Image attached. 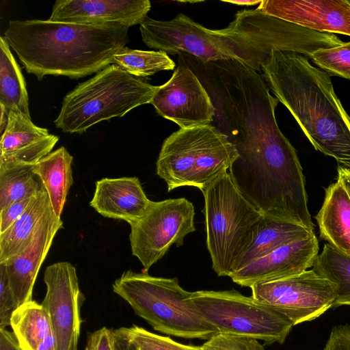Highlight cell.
Returning <instances> with one entry per match:
<instances>
[{"instance_id": "obj_36", "label": "cell", "mask_w": 350, "mask_h": 350, "mask_svg": "<svg viewBox=\"0 0 350 350\" xmlns=\"http://www.w3.org/2000/svg\"><path fill=\"white\" fill-rule=\"evenodd\" d=\"M338 180L344 187L350 197V167L339 165L337 168Z\"/></svg>"}, {"instance_id": "obj_7", "label": "cell", "mask_w": 350, "mask_h": 350, "mask_svg": "<svg viewBox=\"0 0 350 350\" xmlns=\"http://www.w3.org/2000/svg\"><path fill=\"white\" fill-rule=\"evenodd\" d=\"M202 192L212 268L218 276L230 277L250 230L262 214L243 196L228 171Z\"/></svg>"}, {"instance_id": "obj_25", "label": "cell", "mask_w": 350, "mask_h": 350, "mask_svg": "<svg viewBox=\"0 0 350 350\" xmlns=\"http://www.w3.org/2000/svg\"><path fill=\"white\" fill-rule=\"evenodd\" d=\"M312 269L335 286L336 297L333 307L350 306V256L325 244Z\"/></svg>"}, {"instance_id": "obj_33", "label": "cell", "mask_w": 350, "mask_h": 350, "mask_svg": "<svg viewBox=\"0 0 350 350\" xmlns=\"http://www.w3.org/2000/svg\"><path fill=\"white\" fill-rule=\"evenodd\" d=\"M34 197L13 202L0 210V233L8 229L23 215Z\"/></svg>"}, {"instance_id": "obj_30", "label": "cell", "mask_w": 350, "mask_h": 350, "mask_svg": "<svg viewBox=\"0 0 350 350\" xmlns=\"http://www.w3.org/2000/svg\"><path fill=\"white\" fill-rule=\"evenodd\" d=\"M84 350H138L117 329L103 327L88 334Z\"/></svg>"}, {"instance_id": "obj_10", "label": "cell", "mask_w": 350, "mask_h": 350, "mask_svg": "<svg viewBox=\"0 0 350 350\" xmlns=\"http://www.w3.org/2000/svg\"><path fill=\"white\" fill-rule=\"evenodd\" d=\"M257 302L285 316L293 326L312 321L333 307L336 287L312 269L250 287Z\"/></svg>"}, {"instance_id": "obj_20", "label": "cell", "mask_w": 350, "mask_h": 350, "mask_svg": "<svg viewBox=\"0 0 350 350\" xmlns=\"http://www.w3.org/2000/svg\"><path fill=\"white\" fill-rule=\"evenodd\" d=\"M315 218L320 237L350 256V197L338 180L325 189L324 201Z\"/></svg>"}, {"instance_id": "obj_39", "label": "cell", "mask_w": 350, "mask_h": 350, "mask_svg": "<svg viewBox=\"0 0 350 350\" xmlns=\"http://www.w3.org/2000/svg\"><path fill=\"white\" fill-rule=\"evenodd\" d=\"M138 350H141V349L138 348Z\"/></svg>"}, {"instance_id": "obj_22", "label": "cell", "mask_w": 350, "mask_h": 350, "mask_svg": "<svg viewBox=\"0 0 350 350\" xmlns=\"http://www.w3.org/2000/svg\"><path fill=\"white\" fill-rule=\"evenodd\" d=\"M51 208L44 188L34 197L23 215L8 229L0 233V263L16 256L31 243Z\"/></svg>"}, {"instance_id": "obj_37", "label": "cell", "mask_w": 350, "mask_h": 350, "mask_svg": "<svg viewBox=\"0 0 350 350\" xmlns=\"http://www.w3.org/2000/svg\"><path fill=\"white\" fill-rule=\"evenodd\" d=\"M37 350H57L56 342L53 333L41 342Z\"/></svg>"}, {"instance_id": "obj_29", "label": "cell", "mask_w": 350, "mask_h": 350, "mask_svg": "<svg viewBox=\"0 0 350 350\" xmlns=\"http://www.w3.org/2000/svg\"><path fill=\"white\" fill-rule=\"evenodd\" d=\"M313 62L331 75L350 80V42L314 52Z\"/></svg>"}, {"instance_id": "obj_8", "label": "cell", "mask_w": 350, "mask_h": 350, "mask_svg": "<svg viewBox=\"0 0 350 350\" xmlns=\"http://www.w3.org/2000/svg\"><path fill=\"white\" fill-rule=\"evenodd\" d=\"M191 300L219 333L282 344L293 327L285 316L235 290L198 291Z\"/></svg>"}, {"instance_id": "obj_23", "label": "cell", "mask_w": 350, "mask_h": 350, "mask_svg": "<svg viewBox=\"0 0 350 350\" xmlns=\"http://www.w3.org/2000/svg\"><path fill=\"white\" fill-rule=\"evenodd\" d=\"M0 105L8 113L17 110L31 118L25 81L9 44L3 36L0 37Z\"/></svg>"}, {"instance_id": "obj_6", "label": "cell", "mask_w": 350, "mask_h": 350, "mask_svg": "<svg viewBox=\"0 0 350 350\" xmlns=\"http://www.w3.org/2000/svg\"><path fill=\"white\" fill-rule=\"evenodd\" d=\"M238 156L227 136L211 124L180 128L164 140L156 172L168 191L183 186L202 191L228 172Z\"/></svg>"}, {"instance_id": "obj_31", "label": "cell", "mask_w": 350, "mask_h": 350, "mask_svg": "<svg viewBox=\"0 0 350 350\" xmlns=\"http://www.w3.org/2000/svg\"><path fill=\"white\" fill-rule=\"evenodd\" d=\"M202 350H265L255 338L225 334H217L207 340Z\"/></svg>"}, {"instance_id": "obj_5", "label": "cell", "mask_w": 350, "mask_h": 350, "mask_svg": "<svg viewBox=\"0 0 350 350\" xmlns=\"http://www.w3.org/2000/svg\"><path fill=\"white\" fill-rule=\"evenodd\" d=\"M157 89L111 64L64 97L54 123L64 133H81L101 121L122 117L150 103Z\"/></svg>"}, {"instance_id": "obj_12", "label": "cell", "mask_w": 350, "mask_h": 350, "mask_svg": "<svg viewBox=\"0 0 350 350\" xmlns=\"http://www.w3.org/2000/svg\"><path fill=\"white\" fill-rule=\"evenodd\" d=\"M150 104L180 129L210 124L215 115L211 97L193 71L178 62L171 78L158 86Z\"/></svg>"}, {"instance_id": "obj_15", "label": "cell", "mask_w": 350, "mask_h": 350, "mask_svg": "<svg viewBox=\"0 0 350 350\" xmlns=\"http://www.w3.org/2000/svg\"><path fill=\"white\" fill-rule=\"evenodd\" d=\"M151 8L148 0H57L51 21L82 25L141 24Z\"/></svg>"}, {"instance_id": "obj_9", "label": "cell", "mask_w": 350, "mask_h": 350, "mask_svg": "<svg viewBox=\"0 0 350 350\" xmlns=\"http://www.w3.org/2000/svg\"><path fill=\"white\" fill-rule=\"evenodd\" d=\"M194 206L185 198L151 202L145 213L131 224L129 241L132 254L147 271L170 247L183 244L196 230Z\"/></svg>"}, {"instance_id": "obj_38", "label": "cell", "mask_w": 350, "mask_h": 350, "mask_svg": "<svg viewBox=\"0 0 350 350\" xmlns=\"http://www.w3.org/2000/svg\"><path fill=\"white\" fill-rule=\"evenodd\" d=\"M261 1H226V2H229L231 3H234L235 5H246V6H250V5H258L260 3Z\"/></svg>"}, {"instance_id": "obj_13", "label": "cell", "mask_w": 350, "mask_h": 350, "mask_svg": "<svg viewBox=\"0 0 350 350\" xmlns=\"http://www.w3.org/2000/svg\"><path fill=\"white\" fill-rule=\"evenodd\" d=\"M318 256L319 241L313 232L278 247L234 271L230 278L240 286L251 287L301 273L313 266Z\"/></svg>"}, {"instance_id": "obj_1", "label": "cell", "mask_w": 350, "mask_h": 350, "mask_svg": "<svg viewBox=\"0 0 350 350\" xmlns=\"http://www.w3.org/2000/svg\"><path fill=\"white\" fill-rule=\"evenodd\" d=\"M144 43L167 54L187 53L201 61L232 59L262 73L273 51L311 57L343 42L335 34L311 30L256 9L238 11L224 29H210L180 13L169 21L147 16L139 25Z\"/></svg>"}, {"instance_id": "obj_4", "label": "cell", "mask_w": 350, "mask_h": 350, "mask_svg": "<svg viewBox=\"0 0 350 350\" xmlns=\"http://www.w3.org/2000/svg\"><path fill=\"white\" fill-rule=\"evenodd\" d=\"M113 292L126 301L135 314L156 331L188 339L208 340L219 334L196 308L191 295L176 278L124 271L113 285Z\"/></svg>"}, {"instance_id": "obj_17", "label": "cell", "mask_w": 350, "mask_h": 350, "mask_svg": "<svg viewBox=\"0 0 350 350\" xmlns=\"http://www.w3.org/2000/svg\"><path fill=\"white\" fill-rule=\"evenodd\" d=\"M63 227L61 218L51 208L42 219L31 243L21 253L0 263L7 272L18 306L32 300V292L40 268L57 232Z\"/></svg>"}, {"instance_id": "obj_18", "label": "cell", "mask_w": 350, "mask_h": 350, "mask_svg": "<svg viewBox=\"0 0 350 350\" xmlns=\"http://www.w3.org/2000/svg\"><path fill=\"white\" fill-rule=\"evenodd\" d=\"M151 202L137 177L103 178L95 183L90 206L105 217L131 225L145 213Z\"/></svg>"}, {"instance_id": "obj_14", "label": "cell", "mask_w": 350, "mask_h": 350, "mask_svg": "<svg viewBox=\"0 0 350 350\" xmlns=\"http://www.w3.org/2000/svg\"><path fill=\"white\" fill-rule=\"evenodd\" d=\"M256 9L311 30L350 36L348 0H261Z\"/></svg>"}, {"instance_id": "obj_2", "label": "cell", "mask_w": 350, "mask_h": 350, "mask_svg": "<svg viewBox=\"0 0 350 350\" xmlns=\"http://www.w3.org/2000/svg\"><path fill=\"white\" fill-rule=\"evenodd\" d=\"M130 27L82 25L49 19L11 21L4 38L28 73L79 79L112 64L128 42Z\"/></svg>"}, {"instance_id": "obj_24", "label": "cell", "mask_w": 350, "mask_h": 350, "mask_svg": "<svg viewBox=\"0 0 350 350\" xmlns=\"http://www.w3.org/2000/svg\"><path fill=\"white\" fill-rule=\"evenodd\" d=\"M10 326L23 350H37L41 342L52 334L46 310L33 300L22 304L14 312Z\"/></svg>"}, {"instance_id": "obj_32", "label": "cell", "mask_w": 350, "mask_h": 350, "mask_svg": "<svg viewBox=\"0 0 350 350\" xmlns=\"http://www.w3.org/2000/svg\"><path fill=\"white\" fill-rule=\"evenodd\" d=\"M18 307L5 267L0 264V329L10 325L12 315Z\"/></svg>"}, {"instance_id": "obj_11", "label": "cell", "mask_w": 350, "mask_h": 350, "mask_svg": "<svg viewBox=\"0 0 350 350\" xmlns=\"http://www.w3.org/2000/svg\"><path fill=\"white\" fill-rule=\"evenodd\" d=\"M44 282L46 292L41 304L48 314L57 350H78L85 297L76 268L67 261L53 263L46 268Z\"/></svg>"}, {"instance_id": "obj_3", "label": "cell", "mask_w": 350, "mask_h": 350, "mask_svg": "<svg viewBox=\"0 0 350 350\" xmlns=\"http://www.w3.org/2000/svg\"><path fill=\"white\" fill-rule=\"evenodd\" d=\"M262 75L314 148L350 167V117L328 73L301 54L273 51L262 66Z\"/></svg>"}, {"instance_id": "obj_19", "label": "cell", "mask_w": 350, "mask_h": 350, "mask_svg": "<svg viewBox=\"0 0 350 350\" xmlns=\"http://www.w3.org/2000/svg\"><path fill=\"white\" fill-rule=\"evenodd\" d=\"M313 232L299 224L262 215L250 230L232 274L278 247Z\"/></svg>"}, {"instance_id": "obj_16", "label": "cell", "mask_w": 350, "mask_h": 350, "mask_svg": "<svg viewBox=\"0 0 350 350\" xmlns=\"http://www.w3.org/2000/svg\"><path fill=\"white\" fill-rule=\"evenodd\" d=\"M59 137L36 126L17 110H10L1 134L0 167L33 166L52 152Z\"/></svg>"}, {"instance_id": "obj_21", "label": "cell", "mask_w": 350, "mask_h": 350, "mask_svg": "<svg viewBox=\"0 0 350 350\" xmlns=\"http://www.w3.org/2000/svg\"><path fill=\"white\" fill-rule=\"evenodd\" d=\"M72 160L66 148L61 146L32 166L42 181L53 213L59 218L73 183Z\"/></svg>"}, {"instance_id": "obj_26", "label": "cell", "mask_w": 350, "mask_h": 350, "mask_svg": "<svg viewBox=\"0 0 350 350\" xmlns=\"http://www.w3.org/2000/svg\"><path fill=\"white\" fill-rule=\"evenodd\" d=\"M44 189L32 166L0 167V210L9 204L31 198Z\"/></svg>"}, {"instance_id": "obj_35", "label": "cell", "mask_w": 350, "mask_h": 350, "mask_svg": "<svg viewBox=\"0 0 350 350\" xmlns=\"http://www.w3.org/2000/svg\"><path fill=\"white\" fill-rule=\"evenodd\" d=\"M0 350H23L13 332L0 329Z\"/></svg>"}, {"instance_id": "obj_28", "label": "cell", "mask_w": 350, "mask_h": 350, "mask_svg": "<svg viewBox=\"0 0 350 350\" xmlns=\"http://www.w3.org/2000/svg\"><path fill=\"white\" fill-rule=\"evenodd\" d=\"M117 330L141 350H202L201 346L181 344L137 325L122 327Z\"/></svg>"}, {"instance_id": "obj_27", "label": "cell", "mask_w": 350, "mask_h": 350, "mask_svg": "<svg viewBox=\"0 0 350 350\" xmlns=\"http://www.w3.org/2000/svg\"><path fill=\"white\" fill-rule=\"evenodd\" d=\"M112 64L138 78L171 70L176 66L175 62L163 51H142L126 46L114 54Z\"/></svg>"}, {"instance_id": "obj_34", "label": "cell", "mask_w": 350, "mask_h": 350, "mask_svg": "<svg viewBox=\"0 0 350 350\" xmlns=\"http://www.w3.org/2000/svg\"><path fill=\"white\" fill-rule=\"evenodd\" d=\"M323 350H350V324L334 327Z\"/></svg>"}]
</instances>
